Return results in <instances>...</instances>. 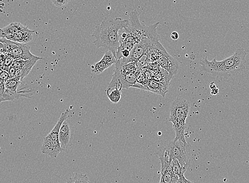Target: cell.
Wrapping results in <instances>:
<instances>
[{
  "label": "cell",
  "instance_id": "obj_30",
  "mask_svg": "<svg viewBox=\"0 0 249 183\" xmlns=\"http://www.w3.org/2000/svg\"><path fill=\"white\" fill-rule=\"evenodd\" d=\"M216 87V86L215 84L214 83V82L211 83L210 84V88H211V90L213 89V88H215Z\"/></svg>",
  "mask_w": 249,
  "mask_h": 183
},
{
  "label": "cell",
  "instance_id": "obj_17",
  "mask_svg": "<svg viewBox=\"0 0 249 183\" xmlns=\"http://www.w3.org/2000/svg\"><path fill=\"white\" fill-rule=\"evenodd\" d=\"M157 155L161 162V173L171 167L168 151L167 147H162L157 151Z\"/></svg>",
  "mask_w": 249,
  "mask_h": 183
},
{
  "label": "cell",
  "instance_id": "obj_13",
  "mask_svg": "<svg viewBox=\"0 0 249 183\" xmlns=\"http://www.w3.org/2000/svg\"><path fill=\"white\" fill-rule=\"evenodd\" d=\"M35 31L30 30L28 27L22 31L13 34L7 35L3 38L14 41L20 44H27L33 39V34Z\"/></svg>",
  "mask_w": 249,
  "mask_h": 183
},
{
  "label": "cell",
  "instance_id": "obj_18",
  "mask_svg": "<svg viewBox=\"0 0 249 183\" xmlns=\"http://www.w3.org/2000/svg\"><path fill=\"white\" fill-rule=\"evenodd\" d=\"M122 87L118 86L107 87V95L110 102L117 104L120 101L122 98Z\"/></svg>",
  "mask_w": 249,
  "mask_h": 183
},
{
  "label": "cell",
  "instance_id": "obj_19",
  "mask_svg": "<svg viewBox=\"0 0 249 183\" xmlns=\"http://www.w3.org/2000/svg\"><path fill=\"white\" fill-rule=\"evenodd\" d=\"M161 177L159 183H176L179 177L175 175L171 167L161 173Z\"/></svg>",
  "mask_w": 249,
  "mask_h": 183
},
{
  "label": "cell",
  "instance_id": "obj_6",
  "mask_svg": "<svg viewBox=\"0 0 249 183\" xmlns=\"http://www.w3.org/2000/svg\"><path fill=\"white\" fill-rule=\"evenodd\" d=\"M166 147L168 151L170 162L176 159L182 168L187 169L191 163V147L180 140H173Z\"/></svg>",
  "mask_w": 249,
  "mask_h": 183
},
{
  "label": "cell",
  "instance_id": "obj_28",
  "mask_svg": "<svg viewBox=\"0 0 249 183\" xmlns=\"http://www.w3.org/2000/svg\"><path fill=\"white\" fill-rule=\"evenodd\" d=\"M179 37V34L176 32H174L171 34V38L174 40H177L178 39Z\"/></svg>",
  "mask_w": 249,
  "mask_h": 183
},
{
  "label": "cell",
  "instance_id": "obj_3",
  "mask_svg": "<svg viewBox=\"0 0 249 183\" xmlns=\"http://www.w3.org/2000/svg\"><path fill=\"white\" fill-rule=\"evenodd\" d=\"M246 56L244 49H239L225 60L217 61L214 58L210 61L205 57L200 61V64L203 71L218 78H228L239 74L245 69Z\"/></svg>",
  "mask_w": 249,
  "mask_h": 183
},
{
  "label": "cell",
  "instance_id": "obj_4",
  "mask_svg": "<svg viewBox=\"0 0 249 183\" xmlns=\"http://www.w3.org/2000/svg\"><path fill=\"white\" fill-rule=\"evenodd\" d=\"M170 109L169 121L173 123L176 133L174 140H180L187 144L185 134L187 128L186 120L191 110V104L187 100L177 98L171 103Z\"/></svg>",
  "mask_w": 249,
  "mask_h": 183
},
{
  "label": "cell",
  "instance_id": "obj_21",
  "mask_svg": "<svg viewBox=\"0 0 249 183\" xmlns=\"http://www.w3.org/2000/svg\"><path fill=\"white\" fill-rule=\"evenodd\" d=\"M65 183H91L87 175L77 173Z\"/></svg>",
  "mask_w": 249,
  "mask_h": 183
},
{
  "label": "cell",
  "instance_id": "obj_12",
  "mask_svg": "<svg viewBox=\"0 0 249 183\" xmlns=\"http://www.w3.org/2000/svg\"><path fill=\"white\" fill-rule=\"evenodd\" d=\"M30 50L31 47L26 44L18 43L14 49L10 50L8 55L16 59V60H22L26 61L37 57V56H36L32 54Z\"/></svg>",
  "mask_w": 249,
  "mask_h": 183
},
{
  "label": "cell",
  "instance_id": "obj_1",
  "mask_svg": "<svg viewBox=\"0 0 249 183\" xmlns=\"http://www.w3.org/2000/svg\"><path fill=\"white\" fill-rule=\"evenodd\" d=\"M139 17L138 11H132L129 14L128 26L121 31L122 33H120V46L116 53L117 60L128 57L134 46L142 40L147 38L160 40L157 33L160 23L144 26L141 24Z\"/></svg>",
  "mask_w": 249,
  "mask_h": 183
},
{
  "label": "cell",
  "instance_id": "obj_23",
  "mask_svg": "<svg viewBox=\"0 0 249 183\" xmlns=\"http://www.w3.org/2000/svg\"><path fill=\"white\" fill-rule=\"evenodd\" d=\"M70 0H51L53 4L56 7H61L67 4Z\"/></svg>",
  "mask_w": 249,
  "mask_h": 183
},
{
  "label": "cell",
  "instance_id": "obj_11",
  "mask_svg": "<svg viewBox=\"0 0 249 183\" xmlns=\"http://www.w3.org/2000/svg\"><path fill=\"white\" fill-rule=\"evenodd\" d=\"M63 151L60 141H56L49 137H45L42 147H41V151L46 155L52 158H56L59 154Z\"/></svg>",
  "mask_w": 249,
  "mask_h": 183
},
{
  "label": "cell",
  "instance_id": "obj_20",
  "mask_svg": "<svg viewBox=\"0 0 249 183\" xmlns=\"http://www.w3.org/2000/svg\"><path fill=\"white\" fill-rule=\"evenodd\" d=\"M21 82V81L15 78L10 79L5 83V89L14 93H18V88Z\"/></svg>",
  "mask_w": 249,
  "mask_h": 183
},
{
  "label": "cell",
  "instance_id": "obj_9",
  "mask_svg": "<svg viewBox=\"0 0 249 183\" xmlns=\"http://www.w3.org/2000/svg\"><path fill=\"white\" fill-rule=\"evenodd\" d=\"M157 62L161 67L173 76L178 72L179 64L176 59L170 56L164 49L160 52Z\"/></svg>",
  "mask_w": 249,
  "mask_h": 183
},
{
  "label": "cell",
  "instance_id": "obj_16",
  "mask_svg": "<svg viewBox=\"0 0 249 183\" xmlns=\"http://www.w3.org/2000/svg\"><path fill=\"white\" fill-rule=\"evenodd\" d=\"M26 28L19 22H12L3 28H0V37L4 38L7 35L19 33Z\"/></svg>",
  "mask_w": 249,
  "mask_h": 183
},
{
  "label": "cell",
  "instance_id": "obj_10",
  "mask_svg": "<svg viewBox=\"0 0 249 183\" xmlns=\"http://www.w3.org/2000/svg\"><path fill=\"white\" fill-rule=\"evenodd\" d=\"M116 62L117 59L113 54L110 51L107 50L102 60L92 66V72L94 75L102 74Z\"/></svg>",
  "mask_w": 249,
  "mask_h": 183
},
{
  "label": "cell",
  "instance_id": "obj_14",
  "mask_svg": "<svg viewBox=\"0 0 249 183\" xmlns=\"http://www.w3.org/2000/svg\"><path fill=\"white\" fill-rule=\"evenodd\" d=\"M134 87L141 88V89L147 90L161 95L164 98L166 93L168 91V88L156 81H151L148 82L144 85L136 83Z\"/></svg>",
  "mask_w": 249,
  "mask_h": 183
},
{
  "label": "cell",
  "instance_id": "obj_8",
  "mask_svg": "<svg viewBox=\"0 0 249 183\" xmlns=\"http://www.w3.org/2000/svg\"><path fill=\"white\" fill-rule=\"evenodd\" d=\"M44 58L37 57L29 60H17L13 64V66L17 69L15 79L22 81L31 72L33 67L37 62Z\"/></svg>",
  "mask_w": 249,
  "mask_h": 183
},
{
  "label": "cell",
  "instance_id": "obj_15",
  "mask_svg": "<svg viewBox=\"0 0 249 183\" xmlns=\"http://www.w3.org/2000/svg\"><path fill=\"white\" fill-rule=\"evenodd\" d=\"M71 138V129L69 123L65 120L59 132V141L63 151L67 149Z\"/></svg>",
  "mask_w": 249,
  "mask_h": 183
},
{
  "label": "cell",
  "instance_id": "obj_7",
  "mask_svg": "<svg viewBox=\"0 0 249 183\" xmlns=\"http://www.w3.org/2000/svg\"><path fill=\"white\" fill-rule=\"evenodd\" d=\"M157 40H159L147 38L142 40L141 42L134 46L128 57L118 61L123 64H135L149 51L151 47Z\"/></svg>",
  "mask_w": 249,
  "mask_h": 183
},
{
  "label": "cell",
  "instance_id": "obj_5",
  "mask_svg": "<svg viewBox=\"0 0 249 183\" xmlns=\"http://www.w3.org/2000/svg\"><path fill=\"white\" fill-rule=\"evenodd\" d=\"M137 68L135 63L123 64L117 60L114 73L108 87L118 86L128 89L134 87L137 83L135 75Z\"/></svg>",
  "mask_w": 249,
  "mask_h": 183
},
{
  "label": "cell",
  "instance_id": "obj_31",
  "mask_svg": "<svg viewBox=\"0 0 249 183\" xmlns=\"http://www.w3.org/2000/svg\"><path fill=\"white\" fill-rule=\"evenodd\" d=\"M3 84V83H2L1 82V77H0V84Z\"/></svg>",
  "mask_w": 249,
  "mask_h": 183
},
{
  "label": "cell",
  "instance_id": "obj_26",
  "mask_svg": "<svg viewBox=\"0 0 249 183\" xmlns=\"http://www.w3.org/2000/svg\"><path fill=\"white\" fill-rule=\"evenodd\" d=\"M185 173H182L179 178L178 181L176 183H194L191 181L188 180L184 175Z\"/></svg>",
  "mask_w": 249,
  "mask_h": 183
},
{
  "label": "cell",
  "instance_id": "obj_24",
  "mask_svg": "<svg viewBox=\"0 0 249 183\" xmlns=\"http://www.w3.org/2000/svg\"><path fill=\"white\" fill-rule=\"evenodd\" d=\"M0 77H1V82L4 84L6 82L11 79L9 73L4 70H2L0 71Z\"/></svg>",
  "mask_w": 249,
  "mask_h": 183
},
{
  "label": "cell",
  "instance_id": "obj_2",
  "mask_svg": "<svg viewBox=\"0 0 249 183\" xmlns=\"http://www.w3.org/2000/svg\"><path fill=\"white\" fill-rule=\"evenodd\" d=\"M129 21L121 17L105 18L97 25L92 36L93 44L98 49L104 48L110 51L116 58V53L120 46V32L128 26Z\"/></svg>",
  "mask_w": 249,
  "mask_h": 183
},
{
  "label": "cell",
  "instance_id": "obj_25",
  "mask_svg": "<svg viewBox=\"0 0 249 183\" xmlns=\"http://www.w3.org/2000/svg\"><path fill=\"white\" fill-rule=\"evenodd\" d=\"M9 50L3 43H0V53L1 54L7 55L9 54Z\"/></svg>",
  "mask_w": 249,
  "mask_h": 183
},
{
  "label": "cell",
  "instance_id": "obj_22",
  "mask_svg": "<svg viewBox=\"0 0 249 183\" xmlns=\"http://www.w3.org/2000/svg\"><path fill=\"white\" fill-rule=\"evenodd\" d=\"M170 165L173 173L179 177L182 174L185 173L186 169L182 168L176 159H174L170 162Z\"/></svg>",
  "mask_w": 249,
  "mask_h": 183
},
{
  "label": "cell",
  "instance_id": "obj_32",
  "mask_svg": "<svg viewBox=\"0 0 249 183\" xmlns=\"http://www.w3.org/2000/svg\"><path fill=\"white\" fill-rule=\"evenodd\" d=\"M2 0H0V2H2Z\"/></svg>",
  "mask_w": 249,
  "mask_h": 183
},
{
  "label": "cell",
  "instance_id": "obj_27",
  "mask_svg": "<svg viewBox=\"0 0 249 183\" xmlns=\"http://www.w3.org/2000/svg\"><path fill=\"white\" fill-rule=\"evenodd\" d=\"M16 71L17 69L13 66L10 67L8 73H9L11 79H13L15 78Z\"/></svg>",
  "mask_w": 249,
  "mask_h": 183
},
{
  "label": "cell",
  "instance_id": "obj_29",
  "mask_svg": "<svg viewBox=\"0 0 249 183\" xmlns=\"http://www.w3.org/2000/svg\"><path fill=\"white\" fill-rule=\"evenodd\" d=\"M219 90L217 87L215 88H213V89L211 90V94L212 96H215L216 94L218 93Z\"/></svg>",
  "mask_w": 249,
  "mask_h": 183
}]
</instances>
